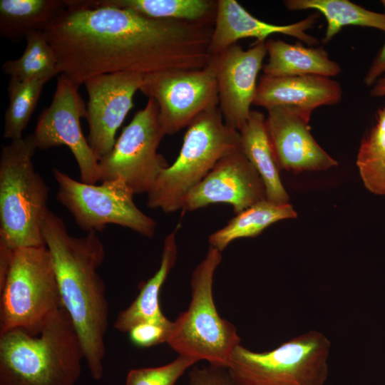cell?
Instances as JSON below:
<instances>
[{
	"label": "cell",
	"instance_id": "6da1fadb",
	"mask_svg": "<svg viewBox=\"0 0 385 385\" xmlns=\"http://www.w3.org/2000/svg\"><path fill=\"white\" fill-rule=\"evenodd\" d=\"M65 4L43 33L59 73L78 86L101 74L202 69L212 58L210 24L151 18L94 0Z\"/></svg>",
	"mask_w": 385,
	"mask_h": 385
},
{
	"label": "cell",
	"instance_id": "7a4b0ae2",
	"mask_svg": "<svg viewBox=\"0 0 385 385\" xmlns=\"http://www.w3.org/2000/svg\"><path fill=\"white\" fill-rule=\"evenodd\" d=\"M56 275L61 302L80 339L93 379L103 374L108 326L106 284L98 273L106 253L96 232L71 235L63 220L49 210L42 228Z\"/></svg>",
	"mask_w": 385,
	"mask_h": 385
},
{
	"label": "cell",
	"instance_id": "3957f363",
	"mask_svg": "<svg viewBox=\"0 0 385 385\" xmlns=\"http://www.w3.org/2000/svg\"><path fill=\"white\" fill-rule=\"evenodd\" d=\"M83 347L62 306L36 335L16 329L0 334V385H74Z\"/></svg>",
	"mask_w": 385,
	"mask_h": 385
},
{
	"label": "cell",
	"instance_id": "277c9868",
	"mask_svg": "<svg viewBox=\"0 0 385 385\" xmlns=\"http://www.w3.org/2000/svg\"><path fill=\"white\" fill-rule=\"evenodd\" d=\"M32 134L10 140L0 155V240L11 248L46 245L42 228L50 189L35 170Z\"/></svg>",
	"mask_w": 385,
	"mask_h": 385
},
{
	"label": "cell",
	"instance_id": "5b68a950",
	"mask_svg": "<svg viewBox=\"0 0 385 385\" xmlns=\"http://www.w3.org/2000/svg\"><path fill=\"white\" fill-rule=\"evenodd\" d=\"M239 147L240 133L225 123L219 107L202 113L188 126L175 162L146 193L147 206L166 213L182 210L189 191L222 156Z\"/></svg>",
	"mask_w": 385,
	"mask_h": 385
},
{
	"label": "cell",
	"instance_id": "8992f818",
	"mask_svg": "<svg viewBox=\"0 0 385 385\" xmlns=\"http://www.w3.org/2000/svg\"><path fill=\"white\" fill-rule=\"evenodd\" d=\"M221 261V252L209 246L192 273L189 307L173 322L167 344L178 355L227 369L240 338L235 327L220 316L213 300V278Z\"/></svg>",
	"mask_w": 385,
	"mask_h": 385
},
{
	"label": "cell",
	"instance_id": "52a82bcc",
	"mask_svg": "<svg viewBox=\"0 0 385 385\" xmlns=\"http://www.w3.org/2000/svg\"><path fill=\"white\" fill-rule=\"evenodd\" d=\"M0 292V334L19 329L38 334L63 306L47 247L15 249Z\"/></svg>",
	"mask_w": 385,
	"mask_h": 385
},
{
	"label": "cell",
	"instance_id": "ba28073f",
	"mask_svg": "<svg viewBox=\"0 0 385 385\" xmlns=\"http://www.w3.org/2000/svg\"><path fill=\"white\" fill-rule=\"evenodd\" d=\"M330 349L329 339L311 330L267 351L239 344L227 369L237 385H324Z\"/></svg>",
	"mask_w": 385,
	"mask_h": 385
},
{
	"label": "cell",
	"instance_id": "9c48e42d",
	"mask_svg": "<svg viewBox=\"0 0 385 385\" xmlns=\"http://www.w3.org/2000/svg\"><path fill=\"white\" fill-rule=\"evenodd\" d=\"M52 173L58 185L57 200L81 230L97 232L113 224L148 238L153 237L156 221L136 206L135 194L123 179L106 180L97 185L76 180L56 168Z\"/></svg>",
	"mask_w": 385,
	"mask_h": 385
},
{
	"label": "cell",
	"instance_id": "30bf717a",
	"mask_svg": "<svg viewBox=\"0 0 385 385\" xmlns=\"http://www.w3.org/2000/svg\"><path fill=\"white\" fill-rule=\"evenodd\" d=\"M165 135L158 103L148 98L123 128L112 150L99 160L100 181L121 178L135 195L147 193L169 166L158 153Z\"/></svg>",
	"mask_w": 385,
	"mask_h": 385
},
{
	"label": "cell",
	"instance_id": "8fae6325",
	"mask_svg": "<svg viewBox=\"0 0 385 385\" xmlns=\"http://www.w3.org/2000/svg\"><path fill=\"white\" fill-rule=\"evenodd\" d=\"M154 99L165 135L178 133L200 114L219 107L215 66L169 69L144 75L140 90Z\"/></svg>",
	"mask_w": 385,
	"mask_h": 385
},
{
	"label": "cell",
	"instance_id": "7c38bea8",
	"mask_svg": "<svg viewBox=\"0 0 385 385\" xmlns=\"http://www.w3.org/2000/svg\"><path fill=\"white\" fill-rule=\"evenodd\" d=\"M78 87L61 74L51 103L40 114L31 134L37 149L67 146L78 166L81 181L96 184L100 181L99 160L81 130L80 120L86 118V105Z\"/></svg>",
	"mask_w": 385,
	"mask_h": 385
},
{
	"label": "cell",
	"instance_id": "4fadbf2b",
	"mask_svg": "<svg viewBox=\"0 0 385 385\" xmlns=\"http://www.w3.org/2000/svg\"><path fill=\"white\" fill-rule=\"evenodd\" d=\"M144 75L133 72L101 74L88 79L86 119L88 142L100 160L113 148L115 135L133 107Z\"/></svg>",
	"mask_w": 385,
	"mask_h": 385
},
{
	"label": "cell",
	"instance_id": "5bb4252c",
	"mask_svg": "<svg viewBox=\"0 0 385 385\" xmlns=\"http://www.w3.org/2000/svg\"><path fill=\"white\" fill-rule=\"evenodd\" d=\"M266 41H255L249 48L235 43L212 55L219 96V108L225 123L240 130L253 105L258 73L267 54Z\"/></svg>",
	"mask_w": 385,
	"mask_h": 385
},
{
	"label": "cell",
	"instance_id": "9a60e30c",
	"mask_svg": "<svg viewBox=\"0 0 385 385\" xmlns=\"http://www.w3.org/2000/svg\"><path fill=\"white\" fill-rule=\"evenodd\" d=\"M266 198L264 183L240 146L222 156L185 197L182 210L228 204L237 214Z\"/></svg>",
	"mask_w": 385,
	"mask_h": 385
},
{
	"label": "cell",
	"instance_id": "2e32d148",
	"mask_svg": "<svg viewBox=\"0 0 385 385\" xmlns=\"http://www.w3.org/2000/svg\"><path fill=\"white\" fill-rule=\"evenodd\" d=\"M267 130L280 169L322 171L337 165L312 135L309 120L286 106L267 109Z\"/></svg>",
	"mask_w": 385,
	"mask_h": 385
},
{
	"label": "cell",
	"instance_id": "e0dca14e",
	"mask_svg": "<svg viewBox=\"0 0 385 385\" xmlns=\"http://www.w3.org/2000/svg\"><path fill=\"white\" fill-rule=\"evenodd\" d=\"M318 18V14H313L291 24L274 25L253 16L235 0H218L209 50L212 56L237 43L240 39L255 38L257 41H267L268 36L274 34L297 38L310 46H317L318 40L307 31L314 26Z\"/></svg>",
	"mask_w": 385,
	"mask_h": 385
},
{
	"label": "cell",
	"instance_id": "ac0fdd59",
	"mask_svg": "<svg viewBox=\"0 0 385 385\" xmlns=\"http://www.w3.org/2000/svg\"><path fill=\"white\" fill-rule=\"evenodd\" d=\"M342 95L340 83L329 77L263 75L257 83L253 105L266 110L278 106L292 107L310 120L315 108L337 104Z\"/></svg>",
	"mask_w": 385,
	"mask_h": 385
},
{
	"label": "cell",
	"instance_id": "d6986e66",
	"mask_svg": "<svg viewBox=\"0 0 385 385\" xmlns=\"http://www.w3.org/2000/svg\"><path fill=\"white\" fill-rule=\"evenodd\" d=\"M178 225L164 239L160 265L155 273L142 284L140 292L135 300L121 311L114 322V327L122 332H128L134 326L144 322H152L171 326L169 320L162 312L159 302L160 289L170 270L173 267L178 255L176 235Z\"/></svg>",
	"mask_w": 385,
	"mask_h": 385
},
{
	"label": "cell",
	"instance_id": "ffe728a7",
	"mask_svg": "<svg viewBox=\"0 0 385 385\" xmlns=\"http://www.w3.org/2000/svg\"><path fill=\"white\" fill-rule=\"evenodd\" d=\"M266 117L252 110L239 130L240 149L260 175L267 200L277 203H289V197L279 176V165L266 126Z\"/></svg>",
	"mask_w": 385,
	"mask_h": 385
},
{
	"label": "cell",
	"instance_id": "44dd1931",
	"mask_svg": "<svg viewBox=\"0 0 385 385\" xmlns=\"http://www.w3.org/2000/svg\"><path fill=\"white\" fill-rule=\"evenodd\" d=\"M268 61L264 75L274 77L317 75L331 78L341 73L338 63L332 60L322 47H305L280 39L266 41Z\"/></svg>",
	"mask_w": 385,
	"mask_h": 385
},
{
	"label": "cell",
	"instance_id": "7402d4cb",
	"mask_svg": "<svg viewBox=\"0 0 385 385\" xmlns=\"http://www.w3.org/2000/svg\"><path fill=\"white\" fill-rule=\"evenodd\" d=\"M65 8V0H0L1 36L18 43L43 31Z\"/></svg>",
	"mask_w": 385,
	"mask_h": 385
},
{
	"label": "cell",
	"instance_id": "603a6c76",
	"mask_svg": "<svg viewBox=\"0 0 385 385\" xmlns=\"http://www.w3.org/2000/svg\"><path fill=\"white\" fill-rule=\"evenodd\" d=\"M297 216L291 204H277L265 199L237 213L224 227L210 234L209 246L222 252L237 239L256 237L270 225Z\"/></svg>",
	"mask_w": 385,
	"mask_h": 385
},
{
	"label": "cell",
	"instance_id": "cb8c5ba5",
	"mask_svg": "<svg viewBox=\"0 0 385 385\" xmlns=\"http://www.w3.org/2000/svg\"><path fill=\"white\" fill-rule=\"evenodd\" d=\"M285 7L290 11L317 10L327 20L322 41L327 43L346 26H357L379 29L385 32V13L368 10L349 0H286Z\"/></svg>",
	"mask_w": 385,
	"mask_h": 385
},
{
	"label": "cell",
	"instance_id": "d4e9b609",
	"mask_svg": "<svg viewBox=\"0 0 385 385\" xmlns=\"http://www.w3.org/2000/svg\"><path fill=\"white\" fill-rule=\"evenodd\" d=\"M99 5L127 9L144 16L210 24L217 1L211 0H94Z\"/></svg>",
	"mask_w": 385,
	"mask_h": 385
},
{
	"label": "cell",
	"instance_id": "484cf974",
	"mask_svg": "<svg viewBox=\"0 0 385 385\" xmlns=\"http://www.w3.org/2000/svg\"><path fill=\"white\" fill-rule=\"evenodd\" d=\"M25 39L26 44L22 55L4 62L2 72L22 81H48L59 74L56 56L43 31H32Z\"/></svg>",
	"mask_w": 385,
	"mask_h": 385
},
{
	"label": "cell",
	"instance_id": "4316f807",
	"mask_svg": "<svg viewBox=\"0 0 385 385\" xmlns=\"http://www.w3.org/2000/svg\"><path fill=\"white\" fill-rule=\"evenodd\" d=\"M356 163L364 187L385 196V106L378 111L376 123L362 139Z\"/></svg>",
	"mask_w": 385,
	"mask_h": 385
},
{
	"label": "cell",
	"instance_id": "83f0119b",
	"mask_svg": "<svg viewBox=\"0 0 385 385\" xmlns=\"http://www.w3.org/2000/svg\"><path fill=\"white\" fill-rule=\"evenodd\" d=\"M47 82L9 78L7 88L9 104L4 116V138L10 140L22 138Z\"/></svg>",
	"mask_w": 385,
	"mask_h": 385
},
{
	"label": "cell",
	"instance_id": "f1b7e54d",
	"mask_svg": "<svg viewBox=\"0 0 385 385\" xmlns=\"http://www.w3.org/2000/svg\"><path fill=\"white\" fill-rule=\"evenodd\" d=\"M197 360L183 356L160 366L133 369L128 371L125 385H175L178 379Z\"/></svg>",
	"mask_w": 385,
	"mask_h": 385
},
{
	"label": "cell",
	"instance_id": "f546056e",
	"mask_svg": "<svg viewBox=\"0 0 385 385\" xmlns=\"http://www.w3.org/2000/svg\"><path fill=\"white\" fill-rule=\"evenodd\" d=\"M173 324L165 326L152 322L140 323L129 330L128 332L129 339L134 345L138 347H150L161 343H167Z\"/></svg>",
	"mask_w": 385,
	"mask_h": 385
},
{
	"label": "cell",
	"instance_id": "4dcf8cb0",
	"mask_svg": "<svg viewBox=\"0 0 385 385\" xmlns=\"http://www.w3.org/2000/svg\"><path fill=\"white\" fill-rule=\"evenodd\" d=\"M190 385H237L227 369L210 365L194 368L189 373Z\"/></svg>",
	"mask_w": 385,
	"mask_h": 385
},
{
	"label": "cell",
	"instance_id": "1f68e13d",
	"mask_svg": "<svg viewBox=\"0 0 385 385\" xmlns=\"http://www.w3.org/2000/svg\"><path fill=\"white\" fill-rule=\"evenodd\" d=\"M385 9V0L381 1ZM385 74V43L379 51L372 63H371L364 78V84L372 86L374 83Z\"/></svg>",
	"mask_w": 385,
	"mask_h": 385
},
{
	"label": "cell",
	"instance_id": "d6a6232c",
	"mask_svg": "<svg viewBox=\"0 0 385 385\" xmlns=\"http://www.w3.org/2000/svg\"><path fill=\"white\" fill-rule=\"evenodd\" d=\"M14 250L0 240V289L5 283L11 268Z\"/></svg>",
	"mask_w": 385,
	"mask_h": 385
},
{
	"label": "cell",
	"instance_id": "836d02e7",
	"mask_svg": "<svg viewBox=\"0 0 385 385\" xmlns=\"http://www.w3.org/2000/svg\"><path fill=\"white\" fill-rule=\"evenodd\" d=\"M370 96L376 98L385 96V74L381 76L372 86Z\"/></svg>",
	"mask_w": 385,
	"mask_h": 385
}]
</instances>
